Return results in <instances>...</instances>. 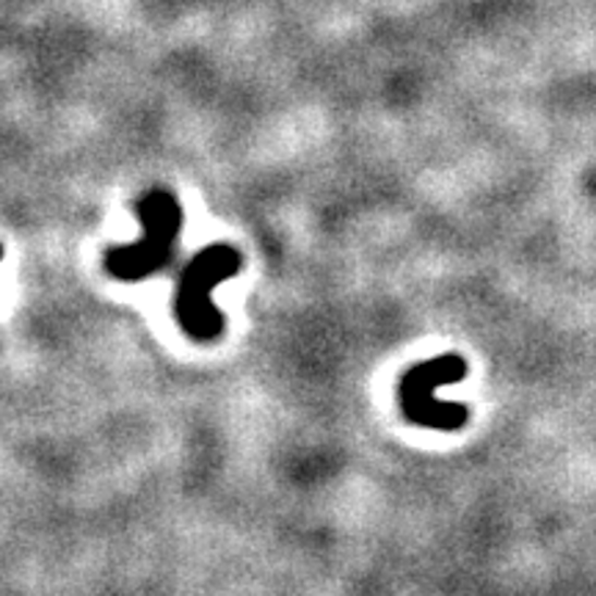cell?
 <instances>
[{
  "label": "cell",
  "mask_w": 596,
  "mask_h": 596,
  "mask_svg": "<svg viewBox=\"0 0 596 596\" xmlns=\"http://www.w3.org/2000/svg\"><path fill=\"white\" fill-rule=\"evenodd\" d=\"M470 365L459 354H442L437 360L419 362L409 367L401 381V409L409 423L423 425V428H437V431H459L470 419V409L461 403H439L434 392L439 387L459 385L464 381Z\"/></svg>",
  "instance_id": "cell-3"
},
{
  "label": "cell",
  "mask_w": 596,
  "mask_h": 596,
  "mask_svg": "<svg viewBox=\"0 0 596 596\" xmlns=\"http://www.w3.org/2000/svg\"><path fill=\"white\" fill-rule=\"evenodd\" d=\"M243 268V257L238 248L227 243H216L196 254L180 277L178 295H174V315L191 340L212 343L227 329V320L212 307V288L235 277Z\"/></svg>",
  "instance_id": "cell-1"
},
{
  "label": "cell",
  "mask_w": 596,
  "mask_h": 596,
  "mask_svg": "<svg viewBox=\"0 0 596 596\" xmlns=\"http://www.w3.org/2000/svg\"><path fill=\"white\" fill-rule=\"evenodd\" d=\"M138 216H142L144 235L133 246L113 248L106 254V268L111 277L122 282H138L149 273L160 271L169 263L174 248V238L183 227V212L178 199L166 191H149L138 202Z\"/></svg>",
  "instance_id": "cell-2"
}]
</instances>
